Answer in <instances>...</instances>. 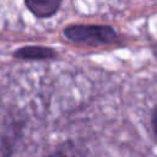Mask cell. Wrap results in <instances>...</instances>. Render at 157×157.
Returning <instances> with one entry per match:
<instances>
[{"instance_id": "1", "label": "cell", "mask_w": 157, "mask_h": 157, "mask_svg": "<svg viewBox=\"0 0 157 157\" xmlns=\"http://www.w3.org/2000/svg\"><path fill=\"white\" fill-rule=\"evenodd\" d=\"M64 36L71 42L88 45H102L117 42L118 34L108 25H71L64 29Z\"/></svg>"}, {"instance_id": "2", "label": "cell", "mask_w": 157, "mask_h": 157, "mask_svg": "<svg viewBox=\"0 0 157 157\" xmlns=\"http://www.w3.org/2000/svg\"><path fill=\"white\" fill-rule=\"evenodd\" d=\"M63 0H25L28 10L37 17H50L60 9Z\"/></svg>"}, {"instance_id": "3", "label": "cell", "mask_w": 157, "mask_h": 157, "mask_svg": "<svg viewBox=\"0 0 157 157\" xmlns=\"http://www.w3.org/2000/svg\"><path fill=\"white\" fill-rule=\"evenodd\" d=\"M13 55L20 59H26V60H45V59H52L56 55V53L48 47H42V45H27L17 49Z\"/></svg>"}, {"instance_id": "4", "label": "cell", "mask_w": 157, "mask_h": 157, "mask_svg": "<svg viewBox=\"0 0 157 157\" xmlns=\"http://www.w3.org/2000/svg\"><path fill=\"white\" fill-rule=\"evenodd\" d=\"M151 125H152V130H153V135H155V139H156V141H157V105L153 108V112H152Z\"/></svg>"}, {"instance_id": "5", "label": "cell", "mask_w": 157, "mask_h": 157, "mask_svg": "<svg viewBox=\"0 0 157 157\" xmlns=\"http://www.w3.org/2000/svg\"><path fill=\"white\" fill-rule=\"evenodd\" d=\"M48 157H75L72 155H67V153H64V152H56V153H53Z\"/></svg>"}, {"instance_id": "6", "label": "cell", "mask_w": 157, "mask_h": 157, "mask_svg": "<svg viewBox=\"0 0 157 157\" xmlns=\"http://www.w3.org/2000/svg\"><path fill=\"white\" fill-rule=\"evenodd\" d=\"M152 54H153V56H155L156 60H157V43H155V44L152 45Z\"/></svg>"}]
</instances>
